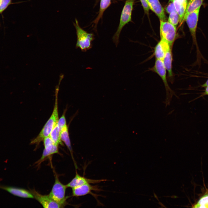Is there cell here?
Masks as SVG:
<instances>
[{
  "mask_svg": "<svg viewBox=\"0 0 208 208\" xmlns=\"http://www.w3.org/2000/svg\"><path fill=\"white\" fill-rule=\"evenodd\" d=\"M57 125L60 130L64 127L67 125L65 117V112L63 113L62 116L58 120Z\"/></svg>",
  "mask_w": 208,
  "mask_h": 208,
  "instance_id": "cell-24",
  "label": "cell"
},
{
  "mask_svg": "<svg viewBox=\"0 0 208 208\" xmlns=\"http://www.w3.org/2000/svg\"><path fill=\"white\" fill-rule=\"evenodd\" d=\"M58 145L54 144L52 148L50 150L44 149L42 157L38 161V164L40 163L47 156L51 155L57 153L58 152Z\"/></svg>",
  "mask_w": 208,
  "mask_h": 208,
  "instance_id": "cell-20",
  "label": "cell"
},
{
  "mask_svg": "<svg viewBox=\"0 0 208 208\" xmlns=\"http://www.w3.org/2000/svg\"><path fill=\"white\" fill-rule=\"evenodd\" d=\"M176 11L179 17V23L183 22V18L187 5V0H174L173 1Z\"/></svg>",
  "mask_w": 208,
  "mask_h": 208,
  "instance_id": "cell-14",
  "label": "cell"
},
{
  "mask_svg": "<svg viewBox=\"0 0 208 208\" xmlns=\"http://www.w3.org/2000/svg\"><path fill=\"white\" fill-rule=\"evenodd\" d=\"M149 8L158 17L160 20L166 21L164 9L159 0H147Z\"/></svg>",
  "mask_w": 208,
  "mask_h": 208,
  "instance_id": "cell-13",
  "label": "cell"
},
{
  "mask_svg": "<svg viewBox=\"0 0 208 208\" xmlns=\"http://www.w3.org/2000/svg\"><path fill=\"white\" fill-rule=\"evenodd\" d=\"M11 0H0V14L2 13L11 3Z\"/></svg>",
  "mask_w": 208,
  "mask_h": 208,
  "instance_id": "cell-23",
  "label": "cell"
},
{
  "mask_svg": "<svg viewBox=\"0 0 208 208\" xmlns=\"http://www.w3.org/2000/svg\"><path fill=\"white\" fill-rule=\"evenodd\" d=\"M75 21L73 24L77 36L76 48H80L82 52H86L92 48V42L95 39L94 35L93 33H88L81 28L77 19Z\"/></svg>",
  "mask_w": 208,
  "mask_h": 208,
  "instance_id": "cell-3",
  "label": "cell"
},
{
  "mask_svg": "<svg viewBox=\"0 0 208 208\" xmlns=\"http://www.w3.org/2000/svg\"><path fill=\"white\" fill-rule=\"evenodd\" d=\"M204 0H190L187 4L183 21L186 16L198 8L200 7Z\"/></svg>",
  "mask_w": 208,
  "mask_h": 208,
  "instance_id": "cell-18",
  "label": "cell"
},
{
  "mask_svg": "<svg viewBox=\"0 0 208 208\" xmlns=\"http://www.w3.org/2000/svg\"><path fill=\"white\" fill-rule=\"evenodd\" d=\"M134 0H126L120 16V21L117 30L112 38L116 47L119 42V38L123 27L131 21V16Z\"/></svg>",
  "mask_w": 208,
  "mask_h": 208,
  "instance_id": "cell-2",
  "label": "cell"
},
{
  "mask_svg": "<svg viewBox=\"0 0 208 208\" xmlns=\"http://www.w3.org/2000/svg\"><path fill=\"white\" fill-rule=\"evenodd\" d=\"M90 183L86 184L80 186L72 188V195L73 196L79 197L91 194L93 196L96 195L92 193V191H102L98 185H92Z\"/></svg>",
  "mask_w": 208,
  "mask_h": 208,
  "instance_id": "cell-7",
  "label": "cell"
},
{
  "mask_svg": "<svg viewBox=\"0 0 208 208\" xmlns=\"http://www.w3.org/2000/svg\"><path fill=\"white\" fill-rule=\"evenodd\" d=\"M206 87V88H205V92L204 93V94L205 95H208V86H207Z\"/></svg>",
  "mask_w": 208,
  "mask_h": 208,
  "instance_id": "cell-28",
  "label": "cell"
},
{
  "mask_svg": "<svg viewBox=\"0 0 208 208\" xmlns=\"http://www.w3.org/2000/svg\"><path fill=\"white\" fill-rule=\"evenodd\" d=\"M111 4V0H100L99 13L96 18L92 22L94 29H96L97 24L100 20L102 18L104 12Z\"/></svg>",
  "mask_w": 208,
  "mask_h": 208,
  "instance_id": "cell-15",
  "label": "cell"
},
{
  "mask_svg": "<svg viewBox=\"0 0 208 208\" xmlns=\"http://www.w3.org/2000/svg\"><path fill=\"white\" fill-rule=\"evenodd\" d=\"M198 8L192 12L188 14L185 18V21L188 26L191 36L192 37L193 43L195 45L196 49L197 60L196 63H200L202 56L200 52L198 46L196 37V31L200 8Z\"/></svg>",
  "mask_w": 208,
  "mask_h": 208,
  "instance_id": "cell-4",
  "label": "cell"
},
{
  "mask_svg": "<svg viewBox=\"0 0 208 208\" xmlns=\"http://www.w3.org/2000/svg\"><path fill=\"white\" fill-rule=\"evenodd\" d=\"M34 198L44 208H61L64 207L52 199L48 195H42L35 190H31Z\"/></svg>",
  "mask_w": 208,
  "mask_h": 208,
  "instance_id": "cell-8",
  "label": "cell"
},
{
  "mask_svg": "<svg viewBox=\"0 0 208 208\" xmlns=\"http://www.w3.org/2000/svg\"><path fill=\"white\" fill-rule=\"evenodd\" d=\"M194 208H208V194L204 195L195 205Z\"/></svg>",
  "mask_w": 208,
  "mask_h": 208,
  "instance_id": "cell-22",
  "label": "cell"
},
{
  "mask_svg": "<svg viewBox=\"0 0 208 208\" xmlns=\"http://www.w3.org/2000/svg\"><path fill=\"white\" fill-rule=\"evenodd\" d=\"M207 86H208V79L206 82L202 85V86L203 87H206Z\"/></svg>",
  "mask_w": 208,
  "mask_h": 208,
  "instance_id": "cell-29",
  "label": "cell"
},
{
  "mask_svg": "<svg viewBox=\"0 0 208 208\" xmlns=\"http://www.w3.org/2000/svg\"><path fill=\"white\" fill-rule=\"evenodd\" d=\"M49 136L51 138L55 144L57 145L60 144H62L60 131L57 123L51 131Z\"/></svg>",
  "mask_w": 208,
  "mask_h": 208,
  "instance_id": "cell-19",
  "label": "cell"
},
{
  "mask_svg": "<svg viewBox=\"0 0 208 208\" xmlns=\"http://www.w3.org/2000/svg\"><path fill=\"white\" fill-rule=\"evenodd\" d=\"M176 28L168 21L160 20V34L161 39L167 42L171 47L176 38Z\"/></svg>",
  "mask_w": 208,
  "mask_h": 208,
  "instance_id": "cell-6",
  "label": "cell"
},
{
  "mask_svg": "<svg viewBox=\"0 0 208 208\" xmlns=\"http://www.w3.org/2000/svg\"><path fill=\"white\" fill-rule=\"evenodd\" d=\"M67 187L66 185L62 183L56 175L54 183L48 195L54 201L64 207L66 201L65 192Z\"/></svg>",
  "mask_w": 208,
  "mask_h": 208,
  "instance_id": "cell-5",
  "label": "cell"
},
{
  "mask_svg": "<svg viewBox=\"0 0 208 208\" xmlns=\"http://www.w3.org/2000/svg\"><path fill=\"white\" fill-rule=\"evenodd\" d=\"M60 84V83H59L56 88L55 104L52 114L38 135L31 141V144H38L43 140L44 138L49 136L51 131L57 123L59 120L58 94Z\"/></svg>",
  "mask_w": 208,
  "mask_h": 208,
  "instance_id": "cell-1",
  "label": "cell"
},
{
  "mask_svg": "<svg viewBox=\"0 0 208 208\" xmlns=\"http://www.w3.org/2000/svg\"><path fill=\"white\" fill-rule=\"evenodd\" d=\"M43 140L44 148H46L54 144L53 140L49 136L44 138Z\"/></svg>",
  "mask_w": 208,
  "mask_h": 208,
  "instance_id": "cell-25",
  "label": "cell"
},
{
  "mask_svg": "<svg viewBox=\"0 0 208 208\" xmlns=\"http://www.w3.org/2000/svg\"><path fill=\"white\" fill-rule=\"evenodd\" d=\"M60 138L62 141L65 144L70 151L74 161L73 156V152L70 139L68 128L67 125L64 127L60 130Z\"/></svg>",
  "mask_w": 208,
  "mask_h": 208,
  "instance_id": "cell-17",
  "label": "cell"
},
{
  "mask_svg": "<svg viewBox=\"0 0 208 208\" xmlns=\"http://www.w3.org/2000/svg\"><path fill=\"white\" fill-rule=\"evenodd\" d=\"M172 60L171 49L168 50L163 60L164 66L168 73V77L170 81L173 79V75L172 69Z\"/></svg>",
  "mask_w": 208,
  "mask_h": 208,
  "instance_id": "cell-16",
  "label": "cell"
},
{
  "mask_svg": "<svg viewBox=\"0 0 208 208\" xmlns=\"http://www.w3.org/2000/svg\"><path fill=\"white\" fill-rule=\"evenodd\" d=\"M171 49V47L167 42L161 39L154 49V54L156 59L163 60L166 52Z\"/></svg>",
  "mask_w": 208,
  "mask_h": 208,
  "instance_id": "cell-12",
  "label": "cell"
},
{
  "mask_svg": "<svg viewBox=\"0 0 208 208\" xmlns=\"http://www.w3.org/2000/svg\"><path fill=\"white\" fill-rule=\"evenodd\" d=\"M168 21L169 22L177 27L179 22V17L176 10L172 12L169 14Z\"/></svg>",
  "mask_w": 208,
  "mask_h": 208,
  "instance_id": "cell-21",
  "label": "cell"
},
{
  "mask_svg": "<svg viewBox=\"0 0 208 208\" xmlns=\"http://www.w3.org/2000/svg\"><path fill=\"white\" fill-rule=\"evenodd\" d=\"M161 78L167 90H170L166 77V70L162 60L156 59L155 64L152 68Z\"/></svg>",
  "mask_w": 208,
  "mask_h": 208,
  "instance_id": "cell-11",
  "label": "cell"
},
{
  "mask_svg": "<svg viewBox=\"0 0 208 208\" xmlns=\"http://www.w3.org/2000/svg\"><path fill=\"white\" fill-rule=\"evenodd\" d=\"M145 13L148 14L149 8L147 0H140Z\"/></svg>",
  "mask_w": 208,
  "mask_h": 208,
  "instance_id": "cell-26",
  "label": "cell"
},
{
  "mask_svg": "<svg viewBox=\"0 0 208 208\" xmlns=\"http://www.w3.org/2000/svg\"><path fill=\"white\" fill-rule=\"evenodd\" d=\"M76 171L74 177L66 185L67 187L73 188L87 183L96 184L107 181L105 179H94L86 178L80 175Z\"/></svg>",
  "mask_w": 208,
  "mask_h": 208,
  "instance_id": "cell-9",
  "label": "cell"
},
{
  "mask_svg": "<svg viewBox=\"0 0 208 208\" xmlns=\"http://www.w3.org/2000/svg\"><path fill=\"white\" fill-rule=\"evenodd\" d=\"M166 12L170 14L172 12L176 10L173 2H170L166 9Z\"/></svg>",
  "mask_w": 208,
  "mask_h": 208,
  "instance_id": "cell-27",
  "label": "cell"
},
{
  "mask_svg": "<svg viewBox=\"0 0 208 208\" xmlns=\"http://www.w3.org/2000/svg\"><path fill=\"white\" fill-rule=\"evenodd\" d=\"M0 188L18 197L25 198H34L33 195L31 192L23 188L4 185L1 184Z\"/></svg>",
  "mask_w": 208,
  "mask_h": 208,
  "instance_id": "cell-10",
  "label": "cell"
},
{
  "mask_svg": "<svg viewBox=\"0 0 208 208\" xmlns=\"http://www.w3.org/2000/svg\"></svg>",
  "mask_w": 208,
  "mask_h": 208,
  "instance_id": "cell-31",
  "label": "cell"
},
{
  "mask_svg": "<svg viewBox=\"0 0 208 208\" xmlns=\"http://www.w3.org/2000/svg\"><path fill=\"white\" fill-rule=\"evenodd\" d=\"M174 0H169V2H172Z\"/></svg>",
  "mask_w": 208,
  "mask_h": 208,
  "instance_id": "cell-30",
  "label": "cell"
}]
</instances>
